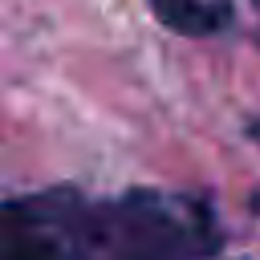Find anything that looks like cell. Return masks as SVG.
I'll return each mask as SVG.
<instances>
[{"mask_svg":"<svg viewBox=\"0 0 260 260\" xmlns=\"http://www.w3.org/2000/svg\"><path fill=\"white\" fill-rule=\"evenodd\" d=\"M215 240L207 203L171 191H134L114 203L77 207L73 260H207Z\"/></svg>","mask_w":260,"mask_h":260,"instance_id":"cell-1","label":"cell"},{"mask_svg":"<svg viewBox=\"0 0 260 260\" xmlns=\"http://www.w3.org/2000/svg\"><path fill=\"white\" fill-rule=\"evenodd\" d=\"M158 20L175 32H187V37H207L211 28L223 24V8L207 4V0H150Z\"/></svg>","mask_w":260,"mask_h":260,"instance_id":"cell-3","label":"cell"},{"mask_svg":"<svg viewBox=\"0 0 260 260\" xmlns=\"http://www.w3.org/2000/svg\"><path fill=\"white\" fill-rule=\"evenodd\" d=\"M77 207L65 191L0 203V260H73Z\"/></svg>","mask_w":260,"mask_h":260,"instance_id":"cell-2","label":"cell"},{"mask_svg":"<svg viewBox=\"0 0 260 260\" xmlns=\"http://www.w3.org/2000/svg\"><path fill=\"white\" fill-rule=\"evenodd\" d=\"M256 207H260V195H256Z\"/></svg>","mask_w":260,"mask_h":260,"instance_id":"cell-4","label":"cell"}]
</instances>
